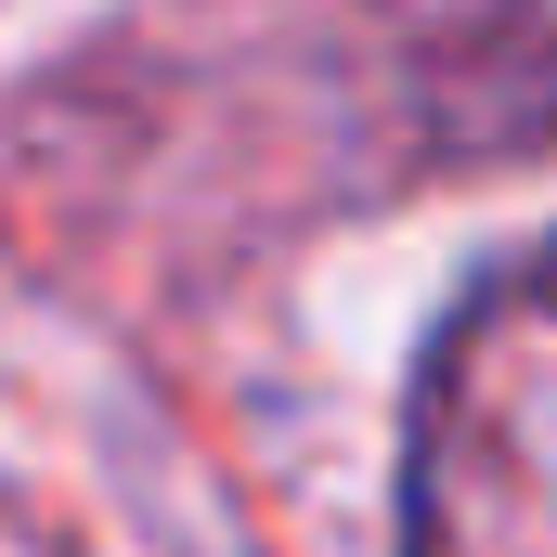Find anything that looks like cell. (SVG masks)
Returning a JSON list of instances; mask_svg holds the SVG:
<instances>
[{
  "mask_svg": "<svg viewBox=\"0 0 557 557\" xmlns=\"http://www.w3.org/2000/svg\"><path fill=\"white\" fill-rule=\"evenodd\" d=\"M403 557H557V247L454 298L403 416Z\"/></svg>",
  "mask_w": 557,
  "mask_h": 557,
  "instance_id": "1",
  "label": "cell"
}]
</instances>
